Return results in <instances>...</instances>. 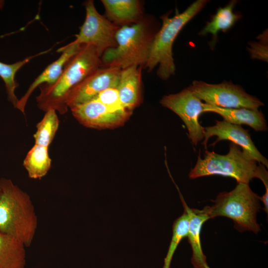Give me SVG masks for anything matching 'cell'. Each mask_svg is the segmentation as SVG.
I'll return each mask as SVG.
<instances>
[{
  "mask_svg": "<svg viewBox=\"0 0 268 268\" xmlns=\"http://www.w3.org/2000/svg\"><path fill=\"white\" fill-rule=\"evenodd\" d=\"M102 67L96 48L90 45H82L79 50L67 62L55 82L39 86L40 93L36 97L38 107L45 112L53 110L60 114L66 113L68 109L66 100L70 90Z\"/></svg>",
  "mask_w": 268,
  "mask_h": 268,
  "instance_id": "obj_1",
  "label": "cell"
},
{
  "mask_svg": "<svg viewBox=\"0 0 268 268\" xmlns=\"http://www.w3.org/2000/svg\"><path fill=\"white\" fill-rule=\"evenodd\" d=\"M0 232L29 247L38 225L29 195L9 179H0Z\"/></svg>",
  "mask_w": 268,
  "mask_h": 268,
  "instance_id": "obj_2",
  "label": "cell"
},
{
  "mask_svg": "<svg viewBox=\"0 0 268 268\" xmlns=\"http://www.w3.org/2000/svg\"><path fill=\"white\" fill-rule=\"evenodd\" d=\"M247 151L237 144L230 142L229 152L221 155L214 151L205 150L204 158L200 154L195 167L189 173L194 179L209 175H221L235 179L238 183L249 184L253 178L268 182L266 167L259 163Z\"/></svg>",
  "mask_w": 268,
  "mask_h": 268,
  "instance_id": "obj_3",
  "label": "cell"
},
{
  "mask_svg": "<svg viewBox=\"0 0 268 268\" xmlns=\"http://www.w3.org/2000/svg\"><path fill=\"white\" fill-rule=\"evenodd\" d=\"M156 32L151 22L144 18L120 26L115 36L116 47L107 50L100 57L102 66L121 69L133 66L144 67Z\"/></svg>",
  "mask_w": 268,
  "mask_h": 268,
  "instance_id": "obj_4",
  "label": "cell"
},
{
  "mask_svg": "<svg viewBox=\"0 0 268 268\" xmlns=\"http://www.w3.org/2000/svg\"><path fill=\"white\" fill-rule=\"evenodd\" d=\"M207 1L198 0L183 12H178L172 17L168 15L162 16V26L154 35L144 67L149 72L158 66L157 74L161 79L167 80L175 74V65L172 54L174 42L184 26L204 7Z\"/></svg>",
  "mask_w": 268,
  "mask_h": 268,
  "instance_id": "obj_5",
  "label": "cell"
},
{
  "mask_svg": "<svg viewBox=\"0 0 268 268\" xmlns=\"http://www.w3.org/2000/svg\"><path fill=\"white\" fill-rule=\"evenodd\" d=\"M213 202L211 206H208L210 219L224 216L231 219L235 228L240 232L251 231L257 234L260 231L257 221L260 199L249 184L238 183L232 191L219 194Z\"/></svg>",
  "mask_w": 268,
  "mask_h": 268,
  "instance_id": "obj_6",
  "label": "cell"
},
{
  "mask_svg": "<svg viewBox=\"0 0 268 268\" xmlns=\"http://www.w3.org/2000/svg\"><path fill=\"white\" fill-rule=\"evenodd\" d=\"M189 87L204 103L222 108L258 110L264 105L259 99L248 94L242 87L231 81L210 84L194 80Z\"/></svg>",
  "mask_w": 268,
  "mask_h": 268,
  "instance_id": "obj_7",
  "label": "cell"
},
{
  "mask_svg": "<svg viewBox=\"0 0 268 268\" xmlns=\"http://www.w3.org/2000/svg\"><path fill=\"white\" fill-rule=\"evenodd\" d=\"M84 6L85 20L70 43L93 46L101 57L105 51L116 47L115 36L120 27L100 14L93 0H87Z\"/></svg>",
  "mask_w": 268,
  "mask_h": 268,
  "instance_id": "obj_8",
  "label": "cell"
},
{
  "mask_svg": "<svg viewBox=\"0 0 268 268\" xmlns=\"http://www.w3.org/2000/svg\"><path fill=\"white\" fill-rule=\"evenodd\" d=\"M162 106L176 114L185 123L192 143L197 145L204 138V128L199 122L203 112V103L188 87L180 92L164 96Z\"/></svg>",
  "mask_w": 268,
  "mask_h": 268,
  "instance_id": "obj_9",
  "label": "cell"
},
{
  "mask_svg": "<svg viewBox=\"0 0 268 268\" xmlns=\"http://www.w3.org/2000/svg\"><path fill=\"white\" fill-rule=\"evenodd\" d=\"M121 69L102 67L91 73L69 92L66 104L68 108L94 99L100 92L110 88H117Z\"/></svg>",
  "mask_w": 268,
  "mask_h": 268,
  "instance_id": "obj_10",
  "label": "cell"
},
{
  "mask_svg": "<svg viewBox=\"0 0 268 268\" xmlns=\"http://www.w3.org/2000/svg\"><path fill=\"white\" fill-rule=\"evenodd\" d=\"M73 117L85 127L94 129L114 128L122 126L132 112L115 111L92 99L70 108Z\"/></svg>",
  "mask_w": 268,
  "mask_h": 268,
  "instance_id": "obj_11",
  "label": "cell"
},
{
  "mask_svg": "<svg viewBox=\"0 0 268 268\" xmlns=\"http://www.w3.org/2000/svg\"><path fill=\"white\" fill-rule=\"evenodd\" d=\"M215 121L214 125L204 128V140L202 144L205 150L208 139L216 136V139L211 145L214 146L221 140H230L248 152L258 162L268 168L267 159L256 147L248 130L241 125L231 124L224 120Z\"/></svg>",
  "mask_w": 268,
  "mask_h": 268,
  "instance_id": "obj_12",
  "label": "cell"
},
{
  "mask_svg": "<svg viewBox=\"0 0 268 268\" xmlns=\"http://www.w3.org/2000/svg\"><path fill=\"white\" fill-rule=\"evenodd\" d=\"M81 46L69 43L58 49L57 52L62 53L61 56L48 65L34 80L25 94L18 99L16 108L24 113L27 102L32 92L42 84L55 82L61 75L67 62L79 50Z\"/></svg>",
  "mask_w": 268,
  "mask_h": 268,
  "instance_id": "obj_13",
  "label": "cell"
},
{
  "mask_svg": "<svg viewBox=\"0 0 268 268\" xmlns=\"http://www.w3.org/2000/svg\"><path fill=\"white\" fill-rule=\"evenodd\" d=\"M183 207L187 211L189 216V228L187 237L190 243L193 255L191 263L195 268H210L206 262L201 244V231L204 222L210 219L208 206L200 210L189 207L181 194L179 192Z\"/></svg>",
  "mask_w": 268,
  "mask_h": 268,
  "instance_id": "obj_14",
  "label": "cell"
},
{
  "mask_svg": "<svg viewBox=\"0 0 268 268\" xmlns=\"http://www.w3.org/2000/svg\"><path fill=\"white\" fill-rule=\"evenodd\" d=\"M142 67L133 66L121 71L117 89L122 106L130 112L141 101Z\"/></svg>",
  "mask_w": 268,
  "mask_h": 268,
  "instance_id": "obj_15",
  "label": "cell"
},
{
  "mask_svg": "<svg viewBox=\"0 0 268 268\" xmlns=\"http://www.w3.org/2000/svg\"><path fill=\"white\" fill-rule=\"evenodd\" d=\"M107 18L120 27L142 20L141 2L137 0H102Z\"/></svg>",
  "mask_w": 268,
  "mask_h": 268,
  "instance_id": "obj_16",
  "label": "cell"
},
{
  "mask_svg": "<svg viewBox=\"0 0 268 268\" xmlns=\"http://www.w3.org/2000/svg\"><path fill=\"white\" fill-rule=\"evenodd\" d=\"M213 112L220 115L223 120L231 124L247 125L257 132L267 130L266 120L258 110L247 108H222L203 103V112Z\"/></svg>",
  "mask_w": 268,
  "mask_h": 268,
  "instance_id": "obj_17",
  "label": "cell"
},
{
  "mask_svg": "<svg viewBox=\"0 0 268 268\" xmlns=\"http://www.w3.org/2000/svg\"><path fill=\"white\" fill-rule=\"evenodd\" d=\"M25 247L21 242L0 232V268H24Z\"/></svg>",
  "mask_w": 268,
  "mask_h": 268,
  "instance_id": "obj_18",
  "label": "cell"
},
{
  "mask_svg": "<svg viewBox=\"0 0 268 268\" xmlns=\"http://www.w3.org/2000/svg\"><path fill=\"white\" fill-rule=\"evenodd\" d=\"M48 147L35 144L27 152L23 161V166L29 177L34 179L44 177L51 166Z\"/></svg>",
  "mask_w": 268,
  "mask_h": 268,
  "instance_id": "obj_19",
  "label": "cell"
},
{
  "mask_svg": "<svg viewBox=\"0 0 268 268\" xmlns=\"http://www.w3.org/2000/svg\"><path fill=\"white\" fill-rule=\"evenodd\" d=\"M236 2V0H232L227 5L218 9L215 14L210 21L206 23L199 35L203 36L211 34L214 38H216L218 32H225L229 30L240 17L239 14L233 11Z\"/></svg>",
  "mask_w": 268,
  "mask_h": 268,
  "instance_id": "obj_20",
  "label": "cell"
},
{
  "mask_svg": "<svg viewBox=\"0 0 268 268\" xmlns=\"http://www.w3.org/2000/svg\"><path fill=\"white\" fill-rule=\"evenodd\" d=\"M60 121L57 112L50 110L45 112L36 125L37 130L33 135L35 144L49 147L58 130Z\"/></svg>",
  "mask_w": 268,
  "mask_h": 268,
  "instance_id": "obj_21",
  "label": "cell"
},
{
  "mask_svg": "<svg viewBox=\"0 0 268 268\" xmlns=\"http://www.w3.org/2000/svg\"><path fill=\"white\" fill-rule=\"evenodd\" d=\"M189 216L187 211L184 208L183 213L174 222L173 234L168 248L163 268H170L172 259L181 241L187 236L189 228Z\"/></svg>",
  "mask_w": 268,
  "mask_h": 268,
  "instance_id": "obj_22",
  "label": "cell"
},
{
  "mask_svg": "<svg viewBox=\"0 0 268 268\" xmlns=\"http://www.w3.org/2000/svg\"><path fill=\"white\" fill-rule=\"evenodd\" d=\"M93 99L115 111H128L122 105L116 87H110L103 90Z\"/></svg>",
  "mask_w": 268,
  "mask_h": 268,
  "instance_id": "obj_23",
  "label": "cell"
},
{
  "mask_svg": "<svg viewBox=\"0 0 268 268\" xmlns=\"http://www.w3.org/2000/svg\"><path fill=\"white\" fill-rule=\"evenodd\" d=\"M22 67V64L19 62L11 64L0 62V77L3 81L5 88L11 89L16 85L15 74Z\"/></svg>",
  "mask_w": 268,
  "mask_h": 268,
  "instance_id": "obj_24",
  "label": "cell"
},
{
  "mask_svg": "<svg viewBox=\"0 0 268 268\" xmlns=\"http://www.w3.org/2000/svg\"><path fill=\"white\" fill-rule=\"evenodd\" d=\"M259 41L251 43L250 52L251 57L264 61H268V32L265 31L259 37Z\"/></svg>",
  "mask_w": 268,
  "mask_h": 268,
  "instance_id": "obj_25",
  "label": "cell"
},
{
  "mask_svg": "<svg viewBox=\"0 0 268 268\" xmlns=\"http://www.w3.org/2000/svg\"></svg>",
  "mask_w": 268,
  "mask_h": 268,
  "instance_id": "obj_26",
  "label": "cell"
}]
</instances>
